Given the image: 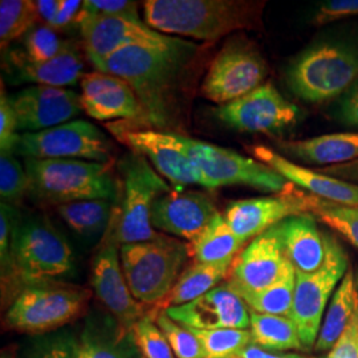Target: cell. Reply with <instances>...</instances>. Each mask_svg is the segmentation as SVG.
<instances>
[{
  "label": "cell",
  "mask_w": 358,
  "mask_h": 358,
  "mask_svg": "<svg viewBox=\"0 0 358 358\" xmlns=\"http://www.w3.org/2000/svg\"><path fill=\"white\" fill-rule=\"evenodd\" d=\"M28 192L50 205L117 196V185L109 164L81 159H26Z\"/></svg>",
  "instance_id": "3957f363"
},
{
  "label": "cell",
  "mask_w": 358,
  "mask_h": 358,
  "mask_svg": "<svg viewBox=\"0 0 358 358\" xmlns=\"http://www.w3.org/2000/svg\"><path fill=\"white\" fill-rule=\"evenodd\" d=\"M28 192L26 169L13 152H0V198L3 203L17 205Z\"/></svg>",
  "instance_id": "74e56055"
},
{
  "label": "cell",
  "mask_w": 358,
  "mask_h": 358,
  "mask_svg": "<svg viewBox=\"0 0 358 358\" xmlns=\"http://www.w3.org/2000/svg\"><path fill=\"white\" fill-rule=\"evenodd\" d=\"M357 306V282L353 271L349 269L328 304L315 345L317 352H327L332 349L352 320Z\"/></svg>",
  "instance_id": "4316f807"
},
{
  "label": "cell",
  "mask_w": 358,
  "mask_h": 358,
  "mask_svg": "<svg viewBox=\"0 0 358 358\" xmlns=\"http://www.w3.org/2000/svg\"><path fill=\"white\" fill-rule=\"evenodd\" d=\"M358 80V47L322 41L303 52L288 71V85L308 103L341 97Z\"/></svg>",
  "instance_id": "5b68a950"
},
{
  "label": "cell",
  "mask_w": 358,
  "mask_h": 358,
  "mask_svg": "<svg viewBox=\"0 0 358 358\" xmlns=\"http://www.w3.org/2000/svg\"><path fill=\"white\" fill-rule=\"evenodd\" d=\"M121 264L131 294L146 306L164 303L183 268L189 245L161 236L159 239L124 244L120 248Z\"/></svg>",
  "instance_id": "8992f818"
},
{
  "label": "cell",
  "mask_w": 358,
  "mask_h": 358,
  "mask_svg": "<svg viewBox=\"0 0 358 358\" xmlns=\"http://www.w3.org/2000/svg\"><path fill=\"white\" fill-rule=\"evenodd\" d=\"M38 20L36 1L1 0L0 1V44L4 50L16 38L27 35Z\"/></svg>",
  "instance_id": "d6a6232c"
},
{
  "label": "cell",
  "mask_w": 358,
  "mask_h": 358,
  "mask_svg": "<svg viewBox=\"0 0 358 358\" xmlns=\"http://www.w3.org/2000/svg\"><path fill=\"white\" fill-rule=\"evenodd\" d=\"M110 201L94 199L57 206V214L78 235L93 236L106 232L113 219Z\"/></svg>",
  "instance_id": "1f68e13d"
},
{
  "label": "cell",
  "mask_w": 358,
  "mask_h": 358,
  "mask_svg": "<svg viewBox=\"0 0 358 358\" xmlns=\"http://www.w3.org/2000/svg\"><path fill=\"white\" fill-rule=\"evenodd\" d=\"M19 130L17 117L15 113L13 103L10 101V96L6 94L4 88L1 87L0 93V149L1 152H13L15 143L19 138L16 133Z\"/></svg>",
  "instance_id": "7bdbcfd3"
},
{
  "label": "cell",
  "mask_w": 358,
  "mask_h": 358,
  "mask_svg": "<svg viewBox=\"0 0 358 358\" xmlns=\"http://www.w3.org/2000/svg\"><path fill=\"white\" fill-rule=\"evenodd\" d=\"M81 109L97 121L146 120L138 97L128 83L103 72H90L81 78Z\"/></svg>",
  "instance_id": "7402d4cb"
},
{
  "label": "cell",
  "mask_w": 358,
  "mask_h": 358,
  "mask_svg": "<svg viewBox=\"0 0 358 358\" xmlns=\"http://www.w3.org/2000/svg\"><path fill=\"white\" fill-rule=\"evenodd\" d=\"M250 316L252 345L268 352L304 349L297 327L291 317L262 315L252 310H250Z\"/></svg>",
  "instance_id": "f546056e"
},
{
  "label": "cell",
  "mask_w": 358,
  "mask_h": 358,
  "mask_svg": "<svg viewBox=\"0 0 358 358\" xmlns=\"http://www.w3.org/2000/svg\"><path fill=\"white\" fill-rule=\"evenodd\" d=\"M97 16H127L141 19L138 15V6L129 0H85L83 1L81 13L77 17V24L83 20Z\"/></svg>",
  "instance_id": "b9f144b4"
},
{
  "label": "cell",
  "mask_w": 358,
  "mask_h": 358,
  "mask_svg": "<svg viewBox=\"0 0 358 358\" xmlns=\"http://www.w3.org/2000/svg\"><path fill=\"white\" fill-rule=\"evenodd\" d=\"M268 68L255 45L245 38L229 41L208 68L202 94L213 103L226 105L263 85Z\"/></svg>",
  "instance_id": "7c38bea8"
},
{
  "label": "cell",
  "mask_w": 358,
  "mask_h": 358,
  "mask_svg": "<svg viewBox=\"0 0 358 358\" xmlns=\"http://www.w3.org/2000/svg\"><path fill=\"white\" fill-rule=\"evenodd\" d=\"M13 63L19 81L32 83L53 88H65L75 85L83 78L84 63L76 48L71 47L62 55L47 62H31L23 55H13Z\"/></svg>",
  "instance_id": "d4e9b609"
},
{
  "label": "cell",
  "mask_w": 358,
  "mask_h": 358,
  "mask_svg": "<svg viewBox=\"0 0 358 358\" xmlns=\"http://www.w3.org/2000/svg\"><path fill=\"white\" fill-rule=\"evenodd\" d=\"M348 256L333 238L328 239L327 257L319 271L296 273L292 316L304 349L316 345L325 308L345 276Z\"/></svg>",
  "instance_id": "9c48e42d"
},
{
  "label": "cell",
  "mask_w": 358,
  "mask_h": 358,
  "mask_svg": "<svg viewBox=\"0 0 358 358\" xmlns=\"http://www.w3.org/2000/svg\"><path fill=\"white\" fill-rule=\"evenodd\" d=\"M38 19L45 23V26L51 28L59 10H60V0H38L36 1Z\"/></svg>",
  "instance_id": "f907efd6"
},
{
  "label": "cell",
  "mask_w": 358,
  "mask_h": 358,
  "mask_svg": "<svg viewBox=\"0 0 358 358\" xmlns=\"http://www.w3.org/2000/svg\"><path fill=\"white\" fill-rule=\"evenodd\" d=\"M296 271L289 263L282 278L272 285L256 292L239 294L250 310L262 315L275 316H292Z\"/></svg>",
  "instance_id": "4dcf8cb0"
},
{
  "label": "cell",
  "mask_w": 358,
  "mask_h": 358,
  "mask_svg": "<svg viewBox=\"0 0 358 358\" xmlns=\"http://www.w3.org/2000/svg\"><path fill=\"white\" fill-rule=\"evenodd\" d=\"M256 159L275 170L289 183L301 187L313 196L341 205L358 206V185L334 178L324 173L296 165L282 154L267 146H254Z\"/></svg>",
  "instance_id": "603a6c76"
},
{
  "label": "cell",
  "mask_w": 358,
  "mask_h": 358,
  "mask_svg": "<svg viewBox=\"0 0 358 358\" xmlns=\"http://www.w3.org/2000/svg\"><path fill=\"white\" fill-rule=\"evenodd\" d=\"M127 336L106 338L90 331L84 332L77 340L80 358H138L134 341L130 344L124 340Z\"/></svg>",
  "instance_id": "d590c367"
},
{
  "label": "cell",
  "mask_w": 358,
  "mask_h": 358,
  "mask_svg": "<svg viewBox=\"0 0 358 358\" xmlns=\"http://www.w3.org/2000/svg\"><path fill=\"white\" fill-rule=\"evenodd\" d=\"M217 213L205 192H170L154 202L150 222L153 229L192 243Z\"/></svg>",
  "instance_id": "44dd1931"
},
{
  "label": "cell",
  "mask_w": 358,
  "mask_h": 358,
  "mask_svg": "<svg viewBox=\"0 0 358 358\" xmlns=\"http://www.w3.org/2000/svg\"><path fill=\"white\" fill-rule=\"evenodd\" d=\"M110 142L100 129L84 120L20 134L13 154L32 159H81L108 164Z\"/></svg>",
  "instance_id": "8fae6325"
},
{
  "label": "cell",
  "mask_w": 358,
  "mask_h": 358,
  "mask_svg": "<svg viewBox=\"0 0 358 358\" xmlns=\"http://www.w3.org/2000/svg\"><path fill=\"white\" fill-rule=\"evenodd\" d=\"M215 115L227 127L243 133L271 134L292 127L299 108L284 99L271 83L230 103L217 108Z\"/></svg>",
  "instance_id": "9a60e30c"
},
{
  "label": "cell",
  "mask_w": 358,
  "mask_h": 358,
  "mask_svg": "<svg viewBox=\"0 0 358 358\" xmlns=\"http://www.w3.org/2000/svg\"><path fill=\"white\" fill-rule=\"evenodd\" d=\"M288 264L280 239L272 227L252 239L235 257L227 285L238 294L262 291L278 282Z\"/></svg>",
  "instance_id": "e0dca14e"
},
{
  "label": "cell",
  "mask_w": 358,
  "mask_h": 358,
  "mask_svg": "<svg viewBox=\"0 0 358 358\" xmlns=\"http://www.w3.org/2000/svg\"><path fill=\"white\" fill-rule=\"evenodd\" d=\"M26 57L31 62H47L69 50V41L59 38V35L50 27L38 26L32 28L24 38Z\"/></svg>",
  "instance_id": "ab89813d"
},
{
  "label": "cell",
  "mask_w": 358,
  "mask_h": 358,
  "mask_svg": "<svg viewBox=\"0 0 358 358\" xmlns=\"http://www.w3.org/2000/svg\"><path fill=\"white\" fill-rule=\"evenodd\" d=\"M109 130L118 141L129 146L133 153L149 159L157 173L166 178L176 192H183L189 185H201L211 190L208 180L192 162L186 137L150 129L122 127V124L109 125Z\"/></svg>",
  "instance_id": "30bf717a"
},
{
  "label": "cell",
  "mask_w": 358,
  "mask_h": 358,
  "mask_svg": "<svg viewBox=\"0 0 358 358\" xmlns=\"http://www.w3.org/2000/svg\"><path fill=\"white\" fill-rule=\"evenodd\" d=\"M356 15H358V0H329L324 1L319 7L313 23L316 26H325Z\"/></svg>",
  "instance_id": "ee69618b"
},
{
  "label": "cell",
  "mask_w": 358,
  "mask_h": 358,
  "mask_svg": "<svg viewBox=\"0 0 358 358\" xmlns=\"http://www.w3.org/2000/svg\"><path fill=\"white\" fill-rule=\"evenodd\" d=\"M337 118L344 125L358 128V80L340 97Z\"/></svg>",
  "instance_id": "7dc6e473"
},
{
  "label": "cell",
  "mask_w": 358,
  "mask_h": 358,
  "mask_svg": "<svg viewBox=\"0 0 358 358\" xmlns=\"http://www.w3.org/2000/svg\"><path fill=\"white\" fill-rule=\"evenodd\" d=\"M19 130L36 133L66 124L78 115L80 96L66 88L32 85L10 96Z\"/></svg>",
  "instance_id": "ffe728a7"
},
{
  "label": "cell",
  "mask_w": 358,
  "mask_h": 358,
  "mask_svg": "<svg viewBox=\"0 0 358 358\" xmlns=\"http://www.w3.org/2000/svg\"><path fill=\"white\" fill-rule=\"evenodd\" d=\"M31 358H80L77 340L72 337H57L36 344Z\"/></svg>",
  "instance_id": "f6af8a7d"
},
{
  "label": "cell",
  "mask_w": 358,
  "mask_h": 358,
  "mask_svg": "<svg viewBox=\"0 0 358 358\" xmlns=\"http://www.w3.org/2000/svg\"><path fill=\"white\" fill-rule=\"evenodd\" d=\"M309 213V194L291 192L280 196H262L231 202L224 217L244 243L278 226L287 217Z\"/></svg>",
  "instance_id": "d6986e66"
},
{
  "label": "cell",
  "mask_w": 358,
  "mask_h": 358,
  "mask_svg": "<svg viewBox=\"0 0 358 358\" xmlns=\"http://www.w3.org/2000/svg\"><path fill=\"white\" fill-rule=\"evenodd\" d=\"M327 358H358V306L345 331Z\"/></svg>",
  "instance_id": "bcb514c9"
},
{
  "label": "cell",
  "mask_w": 358,
  "mask_h": 358,
  "mask_svg": "<svg viewBox=\"0 0 358 358\" xmlns=\"http://www.w3.org/2000/svg\"><path fill=\"white\" fill-rule=\"evenodd\" d=\"M73 272V251L50 220L41 217L19 220L13 232L10 279L23 282L26 288Z\"/></svg>",
  "instance_id": "277c9868"
},
{
  "label": "cell",
  "mask_w": 358,
  "mask_h": 358,
  "mask_svg": "<svg viewBox=\"0 0 358 358\" xmlns=\"http://www.w3.org/2000/svg\"><path fill=\"white\" fill-rule=\"evenodd\" d=\"M120 169L124 177V195L120 215H113L117 242L124 245L159 239L164 235L154 230L150 214L154 202L171 192L170 186L140 154L127 155Z\"/></svg>",
  "instance_id": "ba28073f"
},
{
  "label": "cell",
  "mask_w": 358,
  "mask_h": 358,
  "mask_svg": "<svg viewBox=\"0 0 358 358\" xmlns=\"http://www.w3.org/2000/svg\"><path fill=\"white\" fill-rule=\"evenodd\" d=\"M263 3L238 0H148L146 24L164 35L215 41L259 23Z\"/></svg>",
  "instance_id": "7a4b0ae2"
},
{
  "label": "cell",
  "mask_w": 358,
  "mask_h": 358,
  "mask_svg": "<svg viewBox=\"0 0 358 358\" xmlns=\"http://www.w3.org/2000/svg\"><path fill=\"white\" fill-rule=\"evenodd\" d=\"M232 358H319L307 357L296 353H282V352H268L264 349H260L255 345L247 346L242 352L235 355Z\"/></svg>",
  "instance_id": "681fc988"
},
{
  "label": "cell",
  "mask_w": 358,
  "mask_h": 358,
  "mask_svg": "<svg viewBox=\"0 0 358 358\" xmlns=\"http://www.w3.org/2000/svg\"><path fill=\"white\" fill-rule=\"evenodd\" d=\"M170 319L192 329H248L250 309L227 284L219 285L192 303L164 309Z\"/></svg>",
  "instance_id": "ac0fdd59"
},
{
  "label": "cell",
  "mask_w": 358,
  "mask_h": 358,
  "mask_svg": "<svg viewBox=\"0 0 358 358\" xmlns=\"http://www.w3.org/2000/svg\"><path fill=\"white\" fill-rule=\"evenodd\" d=\"M189 329L198 337L205 358H232L252 345V336L248 329Z\"/></svg>",
  "instance_id": "e575fe53"
},
{
  "label": "cell",
  "mask_w": 358,
  "mask_h": 358,
  "mask_svg": "<svg viewBox=\"0 0 358 358\" xmlns=\"http://www.w3.org/2000/svg\"><path fill=\"white\" fill-rule=\"evenodd\" d=\"M273 229L296 273H313L322 267L329 236L321 232L313 214L303 213L287 217Z\"/></svg>",
  "instance_id": "cb8c5ba5"
},
{
  "label": "cell",
  "mask_w": 358,
  "mask_h": 358,
  "mask_svg": "<svg viewBox=\"0 0 358 358\" xmlns=\"http://www.w3.org/2000/svg\"><path fill=\"white\" fill-rule=\"evenodd\" d=\"M84 47L92 64L129 47H167L177 38L154 31L141 19L97 16L80 23Z\"/></svg>",
  "instance_id": "2e32d148"
},
{
  "label": "cell",
  "mask_w": 358,
  "mask_h": 358,
  "mask_svg": "<svg viewBox=\"0 0 358 358\" xmlns=\"http://www.w3.org/2000/svg\"><path fill=\"white\" fill-rule=\"evenodd\" d=\"M186 145L192 162L208 180L211 190L244 185L260 192H284L291 186L287 179L271 167L230 149L187 137Z\"/></svg>",
  "instance_id": "4fadbf2b"
},
{
  "label": "cell",
  "mask_w": 358,
  "mask_h": 358,
  "mask_svg": "<svg viewBox=\"0 0 358 358\" xmlns=\"http://www.w3.org/2000/svg\"><path fill=\"white\" fill-rule=\"evenodd\" d=\"M309 213L340 232L358 250V206L334 203L309 194Z\"/></svg>",
  "instance_id": "836d02e7"
},
{
  "label": "cell",
  "mask_w": 358,
  "mask_h": 358,
  "mask_svg": "<svg viewBox=\"0 0 358 358\" xmlns=\"http://www.w3.org/2000/svg\"><path fill=\"white\" fill-rule=\"evenodd\" d=\"M20 219H17V211L13 205H0V263H1V279L8 280L11 275V248H13V232Z\"/></svg>",
  "instance_id": "60d3db41"
},
{
  "label": "cell",
  "mask_w": 358,
  "mask_h": 358,
  "mask_svg": "<svg viewBox=\"0 0 358 358\" xmlns=\"http://www.w3.org/2000/svg\"><path fill=\"white\" fill-rule=\"evenodd\" d=\"M155 322L165 334L176 358H205L198 337L187 327L170 319L164 309L157 312Z\"/></svg>",
  "instance_id": "f35d334b"
},
{
  "label": "cell",
  "mask_w": 358,
  "mask_h": 358,
  "mask_svg": "<svg viewBox=\"0 0 358 358\" xmlns=\"http://www.w3.org/2000/svg\"><path fill=\"white\" fill-rule=\"evenodd\" d=\"M284 153L316 165H338L358 158V133H334L282 142Z\"/></svg>",
  "instance_id": "484cf974"
},
{
  "label": "cell",
  "mask_w": 358,
  "mask_h": 358,
  "mask_svg": "<svg viewBox=\"0 0 358 358\" xmlns=\"http://www.w3.org/2000/svg\"><path fill=\"white\" fill-rule=\"evenodd\" d=\"M90 297L88 289L68 284L48 282L28 285L8 308L6 322L16 332H52L78 319L87 309Z\"/></svg>",
  "instance_id": "52a82bcc"
},
{
  "label": "cell",
  "mask_w": 358,
  "mask_h": 358,
  "mask_svg": "<svg viewBox=\"0 0 358 358\" xmlns=\"http://www.w3.org/2000/svg\"><path fill=\"white\" fill-rule=\"evenodd\" d=\"M195 51L194 43L177 38L167 47L124 48L93 65L99 72L125 80L138 97L146 121L164 127L177 81Z\"/></svg>",
  "instance_id": "6da1fadb"
},
{
  "label": "cell",
  "mask_w": 358,
  "mask_h": 358,
  "mask_svg": "<svg viewBox=\"0 0 358 358\" xmlns=\"http://www.w3.org/2000/svg\"><path fill=\"white\" fill-rule=\"evenodd\" d=\"M105 232L103 242L92 263V287L99 300L118 321L124 333L131 332L137 321L145 316L141 303L134 299L129 288L121 264L115 226Z\"/></svg>",
  "instance_id": "5bb4252c"
},
{
  "label": "cell",
  "mask_w": 358,
  "mask_h": 358,
  "mask_svg": "<svg viewBox=\"0 0 358 358\" xmlns=\"http://www.w3.org/2000/svg\"><path fill=\"white\" fill-rule=\"evenodd\" d=\"M232 263L234 262L217 264L194 263L192 267L180 273L178 282L162 303V307L167 309L192 303L195 299L217 288V284L230 273Z\"/></svg>",
  "instance_id": "f1b7e54d"
},
{
  "label": "cell",
  "mask_w": 358,
  "mask_h": 358,
  "mask_svg": "<svg viewBox=\"0 0 358 358\" xmlns=\"http://www.w3.org/2000/svg\"><path fill=\"white\" fill-rule=\"evenodd\" d=\"M0 358H15V355H13L11 349H4V350L1 352V357Z\"/></svg>",
  "instance_id": "816d5d0a"
},
{
  "label": "cell",
  "mask_w": 358,
  "mask_h": 358,
  "mask_svg": "<svg viewBox=\"0 0 358 358\" xmlns=\"http://www.w3.org/2000/svg\"><path fill=\"white\" fill-rule=\"evenodd\" d=\"M244 242L231 230L223 214L217 213L205 231L189 244V251L195 263L234 262Z\"/></svg>",
  "instance_id": "83f0119b"
},
{
  "label": "cell",
  "mask_w": 358,
  "mask_h": 358,
  "mask_svg": "<svg viewBox=\"0 0 358 358\" xmlns=\"http://www.w3.org/2000/svg\"><path fill=\"white\" fill-rule=\"evenodd\" d=\"M83 8V1L80 0H60V10L52 24V29H59L69 26L72 22H76Z\"/></svg>",
  "instance_id": "c3c4849f"
},
{
  "label": "cell",
  "mask_w": 358,
  "mask_h": 358,
  "mask_svg": "<svg viewBox=\"0 0 358 358\" xmlns=\"http://www.w3.org/2000/svg\"><path fill=\"white\" fill-rule=\"evenodd\" d=\"M130 333L141 358H176L165 334L152 316L145 315Z\"/></svg>",
  "instance_id": "8d00e7d4"
}]
</instances>
